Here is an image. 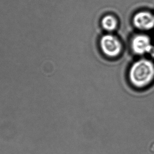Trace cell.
Wrapping results in <instances>:
<instances>
[{
    "label": "cell",
    "mask_w": 154,
    "mask_h": 154,
    "mask_svg": "<svg viewBox=\"0 0 154 154\" xmlns=\"http://www.w3.org/2000/svg\"><path fill=\"white\" fill-rule=\"evenodd\" d=\"M129 78L131 84L137 88L148 86L154 79V65L149 60L141 59L131 66Z\"/></svg>",
    "instance_id": "6da1fadb"
},
{
    "label": "cell",
    "mask_w": 154,
    "mask_h": 154,
    "mask_svg": "<svg viewBox=\"0 0 154 154\" xmlns=\"http://www.w3.org/2000/svg\"><path fill=\"white\" fill-rule=\"evenodd\" d=\"M100 45L103 52L110 57L118 56L122 50L120 41L115 36L111 34H106L102 36Z\"/></svg>",
    "instance_id": "7a4b0ae2"
},
{
    "label": "cell",
    "mask_w": 154,
    "mask_h": 154,
    "mask_svg": "<svg viewBox=\"0 0 154 154\" xmlns=\"http://www.w3.org/2000/svg\"><path fill=\"white\" fill-rule=\"evenodd\" d=\"M131 48L135 54L142 55L151 51L152 47L148 36L139 34L133 38L131 41Z\"/></svg>",
    "instance_id": "3957f363"
},
{
    "label": "cell",
    "mask_w": 154,
    "mask_h": 154,
    "mask_svg": "<svg viewBox=\"0 0 154 154\" xmlns=\"http://www.w3.org/2000/svg\"><path fill=\"white\" fill-rule=\"evenodd\" d=\"M133 23L140 30H150L154 27V15L149 12H139L134 17Z\"/></svg>",
    "instance_id": "277c9868"
},
{
    "label": "cell",
    "mask_w": 154,
    "mask_h": 154,
    "mask_svg": "<svg viewBox=\"0 0 154 154\" xmlns=\"http://www.w3.org/2000/svg\"><path fill=\"white\" fill-rule=\"evenodd\" d=\"M101 25L105 30L112 31L115 29L117 26V22L115 17L110 15H108L103 17L101 20Z\"/></svg>",
    "instance_id": "5b68a950"
}]
</instances>
